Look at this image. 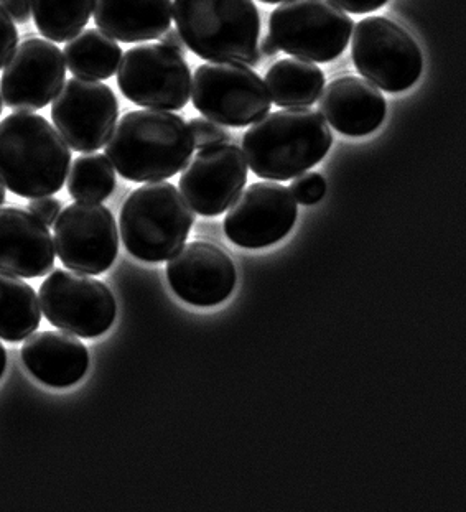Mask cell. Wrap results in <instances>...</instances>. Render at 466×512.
Wrapping results in <instances>:
<instances>
[{"label":"cell","instance_id":"1","mask_svg":"<svg viewBox=\"0 0 466 512\" xmlns=\"http://www.w3.org/2000/svg\"><path fill=\"white\" fill-rule=\"evenodd\" d=\"M104 149L122 178L147 183L177 175L192 157L195 144L182 116L139 109L127 112L116 122Z\"/></svg>","mask_w":466,"mask_h":512},{"label":"cell","instance_id":"2","mask_svg":"<svg viewBox=\"0 0 466 512\" xmlns=\"http://www.w3.org/2000/svg\"><path fill=\"white\" fill-rule=\"evenodd\" d=\"M71 149L43 116L14 112L0 121V183L24 198L52 196L63 188Z\"/></svg>","mask_w":466,"mask_h":512},{"label":"cell","instance_id":"3","mask_svg":"<svg viewBox=\"0 0 466 512\" xmlns=\"http://www.w3.org/2000/svg\"><path fill=\"white\" fill-rule=\"evenodd\" d=\"M331 144L333 134L320 112L282 109L252 124L243 137V154L257 177L287 182L322 162Z\"/></svg>","mask_w":466,"mask_h":512},{"label":"cell","instance_id":"4","mask_svg":"<svg viewBox=\"0 0 466 512\" xmlns=\"http://www.w3.org/2000/svg\"><path fill=\"white\" fill-rule=\"evenodd\" d=\"M173 20L188 50L213 63H261V17L252 0H173Z\"/></svg>","mask_w":466,"mask_h":512},{"label":"cell","instance_id":"5","mask_svg":"<svg viewBox=\"0 0 466 512\" xmlns=\"http://www.w3.org/2000/svg\"><path fill=\"white\" fill-rule=\"evenodd\" d=\"M195 211L172 183L147 182L127 196L121 211V239L144 262L168 261L187 243Z\"/></svg>","mask_w":466,"mask_h":512},{"label":"cell","instance_id":"6","mask_svg":"<svg viewBox=\"0 0 466 512\" xmlns=\"http://www.w3.org/2000/svg\"><path fill=\"white\" fill-rule=\"evenodd\" d=\"M353 19L328 0H289L269 19V35L287 55L330 63L345 52Z\"/></svg>","mask_w":466,"mask_h":512},{"label":"cell","instance_id":"7","mask_svg":"<svg viewBox=\"0 0 466 512\" xmlns=\"http://www.w3.org/2000/svg\"><path fill=\"white\" fill-rule=\"evenodd\" d=\"M351 33V56L359 75L392 94L407 91L417 83L424 58L406 28L386 17H368Z\"/></svg>","mask_w":466,"mask_h":512},{"label":"cell","instance_id":"8","mask_svg":"<svg viewBox=\"0 0 466 512\" xmlns=\"http://www.w3.org/2000/svg\"><path fill=\"white\" fill-rule=\"evenodd\" d=\"M193 108L224 127H246L267 116L272 101L266 83L241 63H205L192 78Z\"/></svg>","mask_w":466,"mask_h":512},{"label":"cell","instance_id":"9","mask_svg":"<svg viewBox=\"0 0 466 512\" xmlns=\"http://www.w3.org/2000/svg\"><path fill=\"white\" fill-rule=\"evenodd\" d=\"M117 86L140 108L180 111L192 96V71L182 53L162 43H147L122 55Z\"/></svg>","mask_w":466,"mask_h":512},{"label":"cell","instance_id":"10","mask_svg":"<svg viewBox=\"0 0 466 512\" xmlns=\"http://www.w3.org/2000/svg\"><path fill=\"white\" fill-rule=\"evenodd\" d=\"M40 307L50 325L80 338H98L116 320L111 290L76 270L58 269L40 287Z\"/></svg>","mask_w":466,"mask_h":512},{"label":"cell","instance_id":"11","mask_svg":"<svg viewBox=\"0 0 466 512\" xmlns=\"http://www.w3.org/2000/svg\"><path fill=\"white\" fill-rule=\"evenodd\" d=\"M119 117L116 94L108 84L88 78H70L61 86L52 106L56 131L76 152H96L108 142Z\"/></svg>","mask_w":466,"mask_h":512},{"label":"cell","instance_id":"12","mask_svg":"<svg viewBox=\"0 0 466 512\" xmlns=\"http://www.w3.org/2000/svg\"><path fill=\"white\" fill-rule=\"evenodd\" d=\"M53 241L61 264L81 274H103L119 251V231L111 210L89 201H76L61 211Z\"/></svg>","mask_w":466,"mask_h":512},{"label":"cell","instance_id":"13","mask_svg":"<svg viewBox=\"0 0 466 512\" xmlns=\"http://www.w3.org/2000/svg\"><path fill=\"white\" fill-rule=\"evenodd\" d=\"M65 56L55 43L28 37L15 48L2 71L0 96L14 112L47 108L65 83Z\"/></svg>","mask_w":466,"mask_h":512},{"label":"cell","instance_id":"14","mask_svg":"<svg viewBox=\"0 0 466 512\" xmlns=\"http://www.w3.org/2000/svg\"><path fill=\"white\" fill-rule=\"evenodd\" d=\"M297 200L280 183L259 182L239 193L224 219L229 241L246 249L279 243L297 221Z\"/></svg>","mask_w":466,"mask_h":512},{"label":"cell","instance_id":"15","mask_svg":"<svg viewBox=\"0 0 466 512\" xmlns=\"http://www.w3.org/2000/svg\"><path fill=\"white\" fill-rule=\"evenodd\" d=\"M247 183L243 150L218 144L198 150L180 177V191L195 213L220 216L238 198Z\"/></svg>","mask_w":466,"mask_h":512},{"label":"cell","instance_id":"16","mask_svg":"<svg viewBox=\"0 0 466 512\" xmlns=\"http://www.w3.org/2000/svg\"><path fill=\"white\" fill-rule=\"evenodd\" d=\"M167 279L183 302L215 307L233 294L236 267L221 247L195 241L168 259Z\"/></svg>","mask_w":466,"mask_h":512},{"label":"cell","instance_id":"17","mask_svg":"<svg viewBox=\"0 0 466 512\" xmlns=\"http://www.w3.org/2000/svg\"><path fill=\"white\" fill-rule=\"evenodd\" d=\"M55 241L48 226L24 208H0V272L38 279L53 269Z\"/></svg>","mask_w":466,"mask_h":512},{"label":"cell","instance_id":"18","mask_svg":"<svg viewBox=\"0 0 466 512\" xmlns=\"http://www.w3.org/2000/svg\"><path fill=\"white\" fill-rule=\"evenodd\" d=\"M320 96L323 119L348 137L373 134L386 117V99L381 91L358 76L336 78Z\"/></svg>","mask_w":466,"mask_h":512},{"label":"cell","instance_id":"19","mask_svg":"<svg viewBox=\"0 0 466 512\" xmlns=\"http://www.w3.org/2000/svg\"><path fill=\"white\" fill-rule=\"evenodd\" d=\"M20 356L33 378L55 389L75 386L89 366L86 346L61 331H40L28 336Z\"/></svg>","mask_w":466,"mask_h":512},{"label":"cell","instance_id":"20","mask_svg":"<svg viewBox=\"0 0 466 512\" xmlns=\"http://www.w3.org/2000/svg\"><path fill=\"white\" fill-rule=\"evenodd\" d=\"M94 24L122 43L152 42L167 32L172 0H94Z\"/></svg>","mask_w":466,"mask_h":512},{"label":"cell","instance_id":"21","mask_svg":"<svg viewBox=\"0 0 466 512\" xmlns=\"http://www.w3.org/2000/svg\"><path fill=\"white\" fill-rule=\"evenodd\" d=\"M264 83L275 106L310 108L325 88V73L312 61L285 58L269 68Z\"/></svg>","mask_w":466,"mask_h":512},{"label":"cell","instance_id":"22","mask_svg":"<svg viewBox=\"0 0 466 512\" xmlns=\"http://www.w3.org/2000/svg\"><path fill=\"white\" fill-rule=\"evenodd\" d=\"M40 322L42 307L37 292L17 275L0 272V340H27Z\"/></svg>","mask_w":466,"mask_h":512},{"label":"cell","instance_id":"23","mask_svg":"<svg viewBox=\"0 0 466 512\" xmlns=\"http://www.w3.org/2000/svg\"><path fill=\"white\" fill-rule=\"evenodd\" d=\"M122 55L124 52L117 42L96 28L78 33L70 42H66L63 50L66 68L78 78L88 80L112 78L116 75Z\"/></svg>","mask_w":466,"mask_h":512},{"label":"cell","instance_id":"24","mask_svg":"<svg viewBox=\"0 0 466 512\" xmlns=\"http://www.w3.org/2000/svg\"><path fill=\"white\" fill-rule=\"evenodd\" d=\"M32 17L42 37L50 42H70L88 25L94 0H30Z\"/></svg>","mask_w":466,"mask_h":512},{"label":"cell","instance_id":"25","mask_svg":"<svg viewBox=\"0 0 466 512\" xmlns=\"http://www.w3.org/2000/svg\"><path fill=\"white\" fill-rule=\"evenodd\" d=\"M116 188V173L103 154L80 155L68 172V193L76 201L101 203Z\"/></svg>","mask_w":466,"mask_h":512},{"label":"cell","instance_id":"26","mask_svg":"<svg viewBox=\"0 0 466 512\" xmlns=\"http://www.w3.org/2000/svg\"><path fill=\"white\" fill-rule=\"evenodd\" d=\"M188 127H190V132H192L193 144L198 149L224 144L231 137L226 127L216 124V122L210 121V119H205V117H193L188 122Z\"/></svg>","mask_w":466,"mask_h":512},{"label":"cell","instance_id":"27","mask_svg":"<svg viewBox=\"0 0 466 512\" xmlns=\"http://www.w3.org/2000/svg\"><path fill=\"white\" fill-rule=\"evenodd\" d=\"M290 191H292L295 200L302 203V205H315L325 196L327 183H325V178L320 173H302L292 182Z\"/></svg>","mask_w":466,"mask_h":512},{"label":"cell","instance_id":"28","mask_svg":"<svg viewBox=\"0 0 466 512\" xmlns=\"http://www.w3.org/2000/svg\"><path fill=\"white\" fill-rule=\"evenodd\" d=\"M17 45H19V28L15 27L12 17L0 5V70L7 65L10 56L14 55Z\"/></svg>","mask_w":466,"mask_h":512},{"label":"cell","instance_id":"29","mask_svg":"<svg viewBox=\"0 0 466 512\" xmlns=\"http://www.w3.org/2000/svg\"><path fill=\"white\" fill-rule=\"evenodd\" d=\"M28 211L35 218L40 219L45 226H52L61 213V201L52 198V196H42V198H33L28 203Z\"/></svg>","mask_w":466,"mask_h":512},{"label":"cell","instance_id":"30","mask_svg":"<svg viewBox=\"0 0 466 512\" xmlns=\"http://www.w3.org/2000/svg\"><path fill=\"white\" fill-rule=\"evenodd\" d=\"M328 2L350 14H371L387 4V0H328Z\"/></svg>","mask_w":466,"mask_h":512},{"label":"cell","instance_id":"31","mask_svg":"<svg viewBox=\"0 0 466 512\" xmlns=\"http://www.w3.org/2000/svg\"><path fill=\"white\" fill-rule=\"evenodd\" d=\"M0 5L12 17L15 24H27L30 17H32L30 0H0Z\"/></svg>","mask_w":466,"mask_h":512},{"label":"cell","instance_id":"32","mask_svg":"<svg viewBox=\"0 0 466 512\" xmlns=\"http://www.w3.org/2000/svg\"><path fill=\"white\" fill-rule=\"evenodd\" d=\"M160 43L165 47L172 48L175 52L185 53L187 52V45L183 42L182 35L178 33L177 28H168L167 32L160 37Z\"/></svg>","mask_w":466,"mask_h":512},{"label":"cell","instance_id":"33","mask_svg":"<svg viewBox=\"0 0 466 512\" xmlns=\"http://www.w3.org/2000/svg\"><path fill=\"white\" fill-rule=\"evenodd\" d=\"M280 48L277 47V43L274 42V38L271 35H266V37L262 38L261 42H259V53L262 56H266V58H272V56L277 55L279 53Z\"/></svg>","mask_w":466,"mask_h":512},{"label":"cell","instance_id":"34","mask_svg":"<svg viewBox=\"0 0 466 512\" xmlns=\"http://www.w3.org/2000/svg\"><path fill=\"white\" fill-rule=\"evenodd\" d=\"M5 368H7V351H5L4 345L0 343V378L4 376Z\"/></svg>","mask_w":466,"mask_h":512},{"label":"cell","instance_id":"35","mask_svg":"<svg viewBox=\"0 0 466 512\" xmlns=\"http://www.w3.org/2000/svg\"><path fill=\"white\" fill-rule=\"evenodd\" d=\"M7 196H5V187L0 183V206L4 205Z\"/></svg>","mask_w":466,"mask_h":512},{"label":"cell","instance_id":"36","mask_svg":"<svg viewBox=\"0 0 466 512\" xmlns=\"http://www.w3.org/2000/svg\"><path fill=\"white\" fill-rule=\"evenodd\" d=\"M259 2H264V4H279V2H287V0H259Z\"/></svg>","mask_w":466,"mask_h":512},{"label":"cell","instance_id":"37","mask_svg":"<svg viewBox=\"0 0 466 512\" xmlns=\"http://www.w3.org/2000/svg\"><path fill=\"white\" fill-rule=\"evenodd\" d=\"M2 96H0V116H2Z\"/></svg>","mask_w":466,"mask_h":512}]
</instances>
